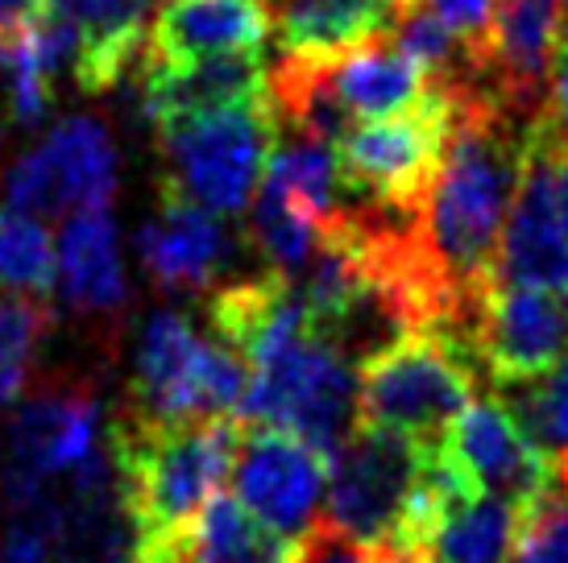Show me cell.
Instances as JSON below:
<instances>
[{"instance_id": "7402d4cb", "label": "cell", "mask_w": 568, "mask_h": 563, "mask_svg": "<svg viewBox=\"0 0 568 563\" xmlns=\"http://www.w3.org/2000/svg\"><path fill=\"white\" fill-rule=\"evenodd\" d=\"M200 563H300V543L270 531L237 498H212L191 522Z\"/></svg>"}, {"instance_id": "6da1fadb", "label": "cell", "mask_w": 568, "mask_h": 563, "mask_svg": "<svg viewBox=\"0 0 568 563\" xmlns=\"http://www.w3.org/2000/svg\"><path fill=\"white\" fill-rule=\"evenodd\" d=\"M519 116L523 112L510 109L489 83H457L453 137L432 187L410 212L415 245L460 303L465 319L477 295L494 282L498 240L519 191L527 133L536 121Z\"/></svg>"}, {"instance_id": "ba28073f", "label": "cell", "mask_w": 568, "mask_h": 563, "mask_svg": "<svg viewBox=\"0 0 568 563\" xmlns=\"http://www.w3.org/2000/svg\"><path fill=\"white\" fill-rule=\"evenodd\" d=\"M494 282L568 295V141L536 112L515 204L506 216Z\"/></svg>"}, {"instance_id": "8fae6325", "label": "cell", "mask_w": 568, "mask_h": 563, "mask_svg": "<svg viewBox=\"0 0 568 563\" xmlns=\"http://www.w3.org/2000/svg\"><path fill=\"white\" fill-rule=\"evenodd\" d=\"M465 345L494 386L548 373L568 357V295L519 282H489L465 319Z\"/></svg>"}, {"instance_id": "5b68a950", "label": "cell", "mask_w": 568, "mask_h": 563, "mask_svg": "<svg viewBox=\"0 0 568 563\" xmlns=\"http://www.w3.org/2000/svg\"><path fill=\"white\" fill-rule=\"evenodd\" d=\"M250 390V360L221 336L207 340L179 311L145 319L133 365V419H212L237 414Z\"/></svg>"}, {"instance_id": "cb8c5ba5", "label": "cell", "mask_w": 568, "mask_h": 563, "mask_svg": "<svg viewBox=\"0 0 568 563\" xmlns=\"http://www.w3.org/2000/svg\"><path fill=\"white\" fill-rule=\"evenodd\" d=\"M59 278V257L42 216L0 207V290L21 298H47Z\"/></svg>"}, {"instance_id": "52a82bcc", "label": "cell", "mask_w": 568, "mask_h": 563, "mask_svg": "<svg viewBox=\"0 0 568 563\" xmlns=\"http://www.w3.org/2000/svg\"><path fill=\"white\" fill-rule=\"evenodd\" d=\"M432 452L436 448H424L398 431L357 422V431L328 460L324 522L357 543H395L398 547Z\"/></svg>"}, {"instance_id": "7c38bea8", "label": "cell", "mask_w": 568, "mask_h": 563, "mask_svg": "<svg viewBox=\"0 0 568 563\" xmlns=\"http://www.w3.org/2000/svg\"><path fill=\"white\" fill-rule=\"evenodd\" d=\"M233 489L241 505L270 531L303 543L316 531L320 505L328 498V455L295 431L241 422Z\"/></svg>"}, {"instance_id": "277c9868", "label": "cell", "mask_w": 568, "mask_h": 563, "mask_svg": "<svg viewBox=\"0 0 568 563\" xmlns=\"http://www.w3.org/2000/svg\"><path fill=\"white\" fill-rule=\"evenodd\" d=\"M159 137L166 154V191L207 207L212 216H237L262 187L278 121L262 92L159 129Z\"/></svg>"}, {"instance_id": "484cf974", "label": "cell", "mask_w": 568, "mask_h": 563, "mask_svg": "<svg viewBox=\"0 0 568 563\" xmlns=\"http://www.w3.org/2000/svg\"><path fill=\"white\" fill-rule=\"evenodd\" d=\"M47 328L50 315L42 307V298H0V410L9 407L26 386L38 340Z\"/></svg>"}, {"instance_id": "44dd1931", "label": "cell", "mask_w": 568, "mask_h": 563, "mask_svg": "<svg viewBox=\"0 0 568 563\" xmlns=\"http://www.w3.org/2000/svg\"><path fill=\"white\" fill-rule=\"evenodd\" d=\"M415 0H270L274 33L286 54H341L390 33Z\"/></svg>"}, {"instance_id": "e0dca14e", "label": "cell", "mask_w": 568, "mask_h": 563, "mask_svg": "<svg viewBox=\"0 0 568 563\" xmlns=\"http://www.w3.org/2000/svg\"><path fill=\"white\" fill-rule=\"evenodd\" d=\"M262 54H216L195 63H142V109L154 129L266 92Z\"/></svg>"}, {"instance_id": "d6986e66", "label": "cell", "mask_w": 568, "mask_h": 563, "mask_svg": "<svg viewBox=\"0 0 568 563\" xmlns=\"http://www.w3.org/2000/svg\"><path fill=\"white\" fill-rule=\"evenodd\" d=\"M47 13L80 38L75 79L83 92H109L142 59L150 0H47Z\"/></svg>"}, {"instance_id": "1f68e13d", "label": "cell", "mask_w": 568, "mask_h": 563, "mask_svg": "<svg viewBox=\"0 0 568 563\" xmlns=\"http://www.w3.org/2000/svg\"><path fill=\"white\" fill-rule=\"evenodd\" d=\"M133 563H200V555H195V547H191V526L187 531L142 539Z\"/></svg>"}, {"instance_id": "83f0119b", "label": "cell", "mask_w": 568, "mask_h": 563, "mask_svg": "<svg viewBox=\"0 0 568 563\" xmlns=\"http://www.w3.org/2000/svg\"><path fill=\"white\" fill-rule=\"evenodd\" d=\"M54 534H59V489L9 510L0 534V563H54Z\"/></svg>"}, {"instance_id": "603a6c76", "label": "cell", "mask_w": 568, "mask_h": 563, "mask_svg": "<svg viewBox=\"0 0 568 563\" xmlns=\"http://www.w3.org/2000/svg\"><path fill=\"white\" fill-rule=\"evenodd\" d=\"M324 233H328V224H320L286 191H278L274 183L262 178V191H257V204H253V216H250V236L274 274L300 282L303 269L312 266Z\"/></svg>"}, {"instance_id": "3957f363", "label": "cell", "mask_w": 568, "mask_h": 563, "mask_svg": "<svg viewBox=\"0 0 568 563\" xmlns=\"http://www.w3.org/2000/svg\"><path fill=\"white\" fill-rule=\"evenodd\" d=\"M477 360L448 328H415L357 365V414L369 427L440 448L477 398Z\"/></svg>"}, {"instance_id": "5bb4252c", "label": "cell", "mask_w": 568, "mask_h": 563, "mask_svg": "<svg viewBox=\"0 0 568 563\" xmlns=\"http://www.w3.org/2000/svg\"><path fill=\"white\" fill-rule=\"evenodd\" d=\"M270 33H274L270 0H159L138 63L262 54Z\"/></svg>"}, {"instance_id": "8992f818", "label": "cell", "mask_w": 568, "mask_h": 563, "mask_svg": "<svg viewBox=\"0 0 568 563\" xmlns=\"http://www.w3.org/2000/svg\"><path fill=\"white\" fill-rule=\"evenodd\" d=\"M453 137V83H440L419 109L353 125L336 141L353 199L386 212H415L440 171Z\"/></svg>"}, {"instance_id": "7a4b0ae2", "label": "cell", "mask_w": 568, "mask_h": 563, "mask_svg": "<svg viewBox=\"0 0 568 563\" xmlns=\"http://www.w3.org/2000/svg\"><path fill=\"white\" fill-rule=\"evenodd\" d=\"M241 422L233 414L212 419H121L112 448L125 481V498L142 539L187 531L237 460Z\"/></svg>"}, {"instance_id": "836d02e7", "label": "cell", "mask_w": 568, "mask_h": 563, "mask_svg": "<svg viewBox=\"0 0 568 563\" xmlns=\"http://www.w3.org/2000/svg\"><path fill=\"white\" fill-rule=\"evenodd\" d=\"M560 4H565V13H568V0H560Z\"/></svg>"}, {"instance_id": "4316f807", "label": "cell", "mask_w": 568, "mask_h": 563, "mask_svg": "<svg viewBox=\"0 0 568 563\" xmlns=\"http://www.w3.org/2000/svg\"><path fill=\"white\" fill-rule=\"evenodd\" d=\"M510 563H568V481L560 477L536 505L523 510Z\"/></svg>"}, {"instance_id": "ac0fdd59", "label": "cell", "mask_w": 568, "mask_h": 563, "mask_svg": "<svg viewBox=\"0 0 568 563\" xmlns=\"http://www.w3.org/2000/svg\"><path fill=\"white\" fill-rule=\"evenodd\" d=\"M523 531V505L448 481L427 518L419 555L427 563H510Z\"/></svg>"}, {"instance_id": "f546056e", "label": "cell", "mask_w": 568, "mask_h": 563, "mask_svg": "<svg viewBox=\"0 0 568 563\" xmlns=\"http://www.w3.org/2000/svg\"><path fill=\"white\" fill-rule=\"evenodd\" d=\"M415 4H424V9L440 17L444 25L474 50V59L481 63V75H489V38H494L498 0H415Z\"/></svg>"}, {"instance_id": "30bf717a", "label": "cell", "mask_w": 568, "mask_h": 563, "mask_svg": "<svg viewBox=\"0 0 568 563\" xmlns=\"http://www.w3.org/2000/svg\"><path fill=\"white\" fill-rule=\"evenodd\" d=\"M116 195V145L95 116H67L4 174V204L30 216H75Z\"/></svg>"}, {"instance_id": "d6a6232c", "label": "cell", "mask_w": 568, "mask_h": 563, "mask_svg": "<svg viewBox=\"0 0 568 563\" xmlns=\"http://www.w3.org/2000/svg\"><path fill=\"white\" fill-rule=\"evenodd\" d=\"M42 9H47V0H0V38L30 25Z\"/></svg>"}, {"instance_id": "4dcf8cb0", "label": "cell", "mask_w": 568, "mask_h": 563, "mask_svg": "<svg viewBox=\"0 0 568 563\" xmlns=\"http://www.w3.org/2000/svg\"><path fill=\"white\" fill-rule=\"evenodd\" d=\"M539 116L568 141V21L556 33L552 66H548V104L539 109Z\"/></svg>"}, {"instance_id": "9c48e42d", "label": "cell", "mask_w": 568, "mask_h": 563, "mask_svg": "<svg viewBox=\"0 0 568 563\" xmlns=\"http://www.w3.org/2000/svg\"><path fill=\"white\" fill-rule=\"evenodd\" d=\"M104 410L88 386H54L26 398L4 431L0 498L4 510L30 505L80 472L109 436L100 431Z\"/></svg>"}, {"instance_id": "4fadbf2b", "label": "cell", "mask_w": 568, "mask_h": 563, "mask_svg": "<svg viewBox=\"0 0 568 563\" xmlns=\"http://www.w3.org/2000/svg\"><path fill=\"white\" fill-rule=\"evenodd\" d=\"M440 455L465 477L469 489L515 501L523 510L560 481L556 464L539 452V443L523 431L503 398H474L440 439Z\"/></svg>"}, {"instance_id": "f1b7e54d", "label": "cell", "mask_w": 568, "mask_h": 563, "mask_svg": "<svg viewBox=\"0 0 568 563\" xmlns=\"http://www.w3.org/2000/svg\"><path fill=\"white\" fill-rule=\"evenodd\" d=\"M300 563H427L419 551L395 547V543H357L328 526L324 518L316 522V531L300 543Z\"/></svg>"}, {"instance_id": "2e32d148", "label": "cell", "mask_w": 568, "mask_h": 563, "mask_svg": "<svg viewBox=\"0 0 568 563\" xmlns=\"http://www.w3.org/2000/svg\"><path fill=\"white\" fill-rule=\"evenodd\" d=\"M138 257L162 290L195 295V290L212 286V278L221 274L224 257H229V240H224L221 219L207 207L166 191L159 212L145 219L142 233H138Z\"/></svg>"}, {"instance_id": "ffe728a7", "label": "cell", "mask_w": 568, "mask_h": 563, "mask_svg": "<svg viewBox=\"0 0 568 563\" xmlns=\"http://www.w3.org/2000/svg\"><path fill=\"white\" fill-rule=\"evenodd\" d=\"M54 257H59V290L75 311H116L125 303V257L109 207H88L67 216Z\"/></svg>"}, {"instance_id": "9a60e30c", "label": "cell", "mask_w": 568, "mask_h": 563, "mask_svg": "<svg viewBox=\"0 0 568 563\" xmlns=\"http://www.w3.org/2000/svg\"><path fill=\"white\" fill-rule=\"evenodd\" d=\"M324 75H328L332 95L345 104V112L357 121H378V116H398V112L419 109L427 95L440 83L432 79L415 54L390 33H378L369 42L328 54L324 59Z\"/></svg>"}, {"instance_id": "d4e9b609", "label": "cell", "mask_w": 568, "mask_h": 563, "mask_svg": "<svg viewBox=\"0 0 568 563\" xmlns=\"http://www.w3.org/2000/svg\"><path fill=\"white\" fill-rule=\"evenodd\" d=\"M503 402L515 410L523 431L536 439L539 452L556 464V472L568 481V357H560L548 373L515 386H498Z\"/></svg>"}]
</instances>
